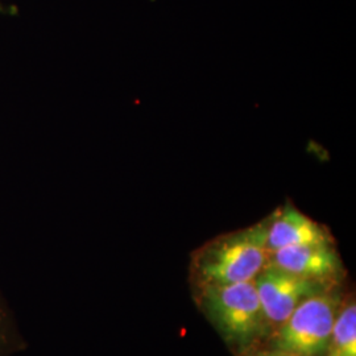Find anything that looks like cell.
Segmentation results:
<instances>
[{
	"label": "cell",
	"instance_id": "obj_8",
	"mask_svg": "<svg viewBox=\"0 0 356 356\" xmlns=\"http://www.w3.org/2000/svg\"><path fill=\"white\" fill-rule=\"evenodd\" d=\"M28 348L24 334L6 296L0 291V356H15Z\"/></svg>",
	"mask_w": 356,
	"mask_h": 356
},
{
	"label": "cell",
	"instance_id": "obj_6",
	"mask_svg": "<svg viewBox=\"0 0 356 356\" xmlns=\"http://www.w3.org/2000/svg\"><path fill=\"white\" fill-rule=\"evenodd\" d=\"M263 222L269 252L296 245L334 243L330 229L304 214L291 201L277 207Z\"/></svg>",
	"mask_w": 356,
	"mask_h": 356
},
{
	"label": "cell",
	"instance_id": "obj_7",
	"mask_svg": "<svg viewBox=\"0 0 356 356\" xmlns=\"http://www.w3.org/2000/svg\"><path fill=\"white\" fill-rule=\"evenodd\" d=\"M325 356H356V305L351 296L343 298Z\"/></svg>",
	"mask_w": 356,
	"mask_h": 356
},
{
	"label": "cell",
	"instance_id": "obj_2",
	"mask_svg": "<svg viewBox=\"0 0 356 356\" xmlns=\"http://www.w3.org/2000/svg\"><path fill=\"white\" fill-rule=\"evenodd\" d=\"M197 305L236 356L260 348L269 335L254 281L194 291Z\"/></svg>",
	"mask_w": 356,
	"mask_h": 356
},
{
	"label": "cell",
	"instance_id": "obj_9",
	"mask_svg": "<svg viewBox=\"0 0 356 356\" xmlns=\"http://www.w3.org/2000/svg\"><path fill=\"white\" fill-rule=\"evenodd\" d=\"M244 356H297L289 354V353H282V351H277V350H268V348H256L254 351L248 353L247 355Z\"/></svg>",
	"mask_w": 356,
	"mask_h": 356
},
{
	"label": "cell",
	"instance_id": "obj_5",
	"mask_svg": "<svg viewBox=\"0 0 356 356\" xmlns=\"http://www.w3.org/2000/svg\"><path fill=\"white\" fill-rule=\"evenodd\" d=\"M267 264L304 279L326 284H341L344 276L343 261L337 251L335 242L272 251L268 254Z\"/></svg>",
	"mask_w": 356,
	"mask_h": 356
},
{
	"label": "cell",
	"instance_id": "obj_1",
	"mask_svg": "<svg viewBox=\"0 0 356 356\" xmlns=\"http://www.w3.org/2000/svg\"><path fill=\"white\" fill-rule=\"evenodd\" d=\"M264 222L222 234L197 248L191 259L193 289L254 281L267 264Z\"/></svg>",
	"mask_w": 356,
	"mask_h": 356
},
{
	"label": "cell",
	"instance_id": "obj_3",
	"mask_svg": "<svg viewBox=\"0 0 356 356\" xmlns=\"http://www.w3.org/2000/svg\"><path fill=\"white\" fill-rule=\"evenodd\" d=\"M342 302L341 284L309 297L270 331L261 347L297 356H325Z\"/></svg>",
	"mask_w": 356,
	"mask_h": 356
},
{
	"label": "cell",
	"instance_id": "obj_4",
	"mask_svg": "<svg viewBox=\"0 0 356 356\" xmlns=\"http://www.w3.org/2000/svg\"><path fill=\"white\" fill-rule=\"evenodd\" d=\"M254 282L267 319L269 334L309 297L339 285L304 279L270 264L264 266Z\"/></svg>",
	"mask_w": 356,
	"mask_h": 356
}]
</instances>
